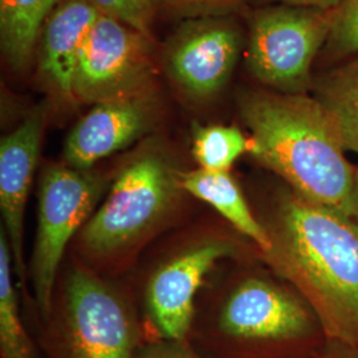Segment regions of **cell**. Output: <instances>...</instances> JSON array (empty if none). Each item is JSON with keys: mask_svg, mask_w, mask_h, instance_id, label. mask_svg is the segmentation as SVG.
Returning a JSON list of instances; mask_svg holds the SVG:
<instances>
[{"mask_svg": "<svg viewBox=\"0 0 358 358\" xmlns=\"http://www.w3.org/2000/svg\"><path fill=\"white\" fill-rule=\"evenodd\" d=\"M268 251L260 257L319 316L328 338L358 344V222L282 183L263 214Z\"/></svg>", "mask_w": 358, "mask_h": 358, "instance_id": "obj_1", "label": "cell"}, {"mask_svg": "<svg viewBox=\"0 0 358 358\" xmlns=\"http://www.w3.org/2000/svg\"><path fill=\"white\" fill-rule=\"evenodd\" d=\"M239 112L259 165L306 199L353 217L357 166L315 96L250 90L239 97Z\"/></svg>", "mask_w": 358, "mask_h": 358, "instance_id": "obj_2", "label": "cell"}, {"mask_svg": "<svg viewBox=\"0 0 358 358\" xmlns=\"http://www.w3.org/2000/svg\"><path fill=\"white\" fill-rule=\"evenodd\" d=\"M327 340L313 308L273 271L243 273L201 332L214 358H316Z\"/></svg>", "mask_w": 358, "mask_h": 358, "instance_id": "obj_3", "label": "cell"}, {"mask_svg": "<svg viewBox=\"0 0 358 358\" xmlns=\"http://www.w3.org/2000/svg\"><path fill=\"white\" fill-rule=\"evenodd\" d=\"M180 177L159 154L146 153L121 170L101 207L81 231L92 256L113 255L137 242L176 203Z\"/></svg>", "mask_w": 358, "mask_h": 358, "instance_id": "obj_4", "label": "cell"}, {"mask_svg": "<svg viewBox=\"0 0 358 358\" xmlns=\"http://www.w3.org/2000/svg\"><path fill=\"white\" fill-rule=\"evenodd\" d=\"M332 11L273 4L254 15L248 40V69L275 92L308 93L312 64L325 47Z\"/></svg>", "mask_w": 358, "mask_h": 358, "instance_id": "obj_5", "label": "cell"}, {"mask_svg": "<svg viewBox=\"0 0 358 358\" xmlns=\"http://www.w3.org/2000/svg\"><path fill=\"white\" fill-rule=\"evenodd\" d=\"M64 313L52 338L55 358H134V320L117 294L85 271H75L65 288Z\"/></svg>", "mask_w": 358, "mask_h": 358, "instance_id": "obj_6", "label": "cell"}, {"mask_svg": "<svg viewBox=\"0 0 358 358\" xmlns=\"http://www.w3.org/2000/svg\"><path fill=\"white\" fill-rule=\"evenodd\" d=\"M101 189L97 177L68 165H52L41 176L32 272L36 301L44 317L51 315L56 273L66 244L90 220Z\"/></svg>", "mask_w": 358, "mask_h": 358, "instance_id": "obj_7", "label": "cell"}, {"mask_svg": "<svg viewBox=\"0 0 358 358\" xmlns=\"http://www.w3.org/2000/svg\"><path fill=\"white\" fill-rule=\"evenodd\" d=\"M152 75L150 38L100 13L80 51L73 99L96 105L143 94Z\"/></svg>", "mask_w": 358, "mask_h": 358, "instance_id": "obj_8", "label": "cell"}, {"mask_svg": "<svg viewBox=\"0 0 358 358\" xmlns=\"http://www.w3.org/2000/svg\"><path fill=\"white\" fill-rule=\"evenodd\" d=\"M242 35L223 16L187 19L165 52L169 76L195 99H208L226 87L239 60Z\"/></svg>", "mask_w": 358, "mask_h": 358, "instance_id": "obj_9", "label": "cell"}, {"mask_svg": "<svg viewBox=\"0 0 358 358\" xmlns=\"http://www.w3.org/2000/svg\"><path fill=\"white\" fill-rule=\"evenodd\" d=\"M241 254L230 239L201 244L174 257L150 280L146 304L158 338L186 343L194 322V300L206 275L219 260Z\"/></svg>", "mask_w": 358, "mask_h": 358, "instance_id": "obj_10", "label": "cell"}, {"mask_svg": "<svg viewBox=\"0 0 358 358\" xmlns=\"http://www.w3.org/2000/svg\"><path fill=\"white\" fill-rule=\"evenodd\" d=\"M153 121V101L146 93L96 103L69 133L65 162L87 171L96 162L137 141L152 128Z\"/></svg>", "mask_w": 358, "mask_h": 358, "instance_id": "obj_11", "label": "cell"}, {"mask_svg": "<svg viewBox=\"0 0 358 358\" xmlns=\"http://www.w3.org/2000/svg\"><path fill=\"white\" fill-rule=\"evenodd\" d=\"M47 122V105L35 106L0 142V208L16 272L24 279L23 224L27 198L38 165Z\"/></svg>", "mask_w": 358, "mask_h": 358, "instance_id": "obj_12", "label": "cell"}, {"mask_svg": "<svg viewBox=\"0 0 358 358\" xmlns=\"http://www.w3.org/2000/svg\"><path fill=\"white\" fill-rule=\"evenodd\" d=\"M100 13L84 0H64L40 34V71L53 88L73 99V80L83 44Z\"/></svg>", "mask_w": 358, "mask_h": 358, "instance_id": "obj_13", "label": "cell"}, {"mask_svg": "<svg viewBox=\"0 0 358 358\" xmlns=\"http://www.w3.org/2000/svg\"><path fill=\"white\" fill-rule=\"evenodd\" d=\"M180 187L183 192L214 207L236 232L255 245L260 255L268 251L271 247L268 234L230 173L198 169L180 176Z\"/></svg>", "mask_w": 358, "mask_h": 358, "instance_id": "obj_14", "label": "cell"}, {"mask_svg": "<svg viewBox=\"0 0 358 358\" xmlns=\"http://www.w3.org/2000/svg\"><path fill=\"white\" fill-rule=\"evenodd\" d=\"M64 0H0V45L13 71L24 69L43 26Z\"/></svg>", "mask_w": 358, "mask_h": 358, "instance_id": "obj_15", "label": "cell"}, {"mask_svg": "<svg viewBox=\"0 0 358 358\" xmlns=\"http://www.w3.org/2000/svg\"><path fill=\"white\" fill-rule=\"evenodd\" d=\"M315 92L346 152L358 155V59L322 77Z\"/></svg>", "mask_w": 358, "mask_h": 358, "instance_id": "obj_16", "label": "cell"}, {"mask_svg": "<svg viewBox=\"0 0 358 358\" xmlns=\"http://www.w3.org/2000/svg\"><path fill=\"white\" fill-rule=\"evenodd\" d=\"M11 248L0 234V356L1 358H34L32 343L20 317L11 271Z\"/></svg>", "mask_w": 358, "mask_h": 358, "instance_id": "obj_17", "label": "cell"}, {"mask_svg": "<svg viewBox=\"0 0 358 358\" xmlns=\"http://www.w3.org/2000/svg\"><path fill=\"white\" fill-rule=\"evenodd\" d=\"M250 143L235 127L211 125L194 129L192 154L201 169L230 173L232 165L248 152Z\"/></svg>", "mask_w": 358, "mask_h": 358, "instance_id": "obj_18", "label": "cell"}, {"mask_svg": "<svg viewBox=\"0 0 358 358\" xmlns=\"http://www.w3.org/2000/svg\"><path fill=\"white\" fill-rule=\"evenodd\" d=\"M324 52L333 59L358 53V0H341L332 11V27Z\"/></svg>", "mask_w": 358, "mask_h": 358, "instance_id": "obj_19", "label": "cell"}, {"mask_svg": "<svg viewBox=\"0 0 358 358\" xmlns=\"http://www.w3.org/2000/svg\"><path fill=\"white\" fill-rule=\"evenodd\" d=\"M97 11L128 24L152 38L155 4L154 0H84Z\"/></svg>", "mask_w": 358, "mask_h": 358, "instance_id": "obj_20", "label": "cell"}, {"mask_svg": "<svg viewBox=\"0 0 358 358\" xmlns=\"http://www.w3.org/2000/svg\"><path fill=\"white\" fill-rule=\"evenodd\" d=\"M242 0H154L157 8L166 10L167 13L183 16L186 19L206 17V16H224Z\"/></svg>", "mask_w": 358, "mask_h": 358, "instance_id": "obj_21", "label": "cell"}, {"mask_svg": "<svg viewBox=\"0 0 358 358\" xmlns=\"http://www.w3.org/2000/svg\"><path fill=\"white\" fill-rule=\"evenodd\" d=\"M134 358H205L187 343L158 338L138 346Z\"/></svg>", "mask_w": 358, "mask_h": 358, "instance_id": "obj_22", "label": "cell"}, {"mask_svg": "<svg viewBox=\"0 0 358 358\" xmlns=\"http://www.w3.org/2000/svg\"><path fill=\"white\" fill-rule=\"evenodd\" d=\"M320 358H358V344L328 338L321 350Z\"/></svg>", "mask_w": 358, "mask_h": 358, "instance_id": "obj_23", "label": "cell"}, {"mask_svg": "<svg viewBox=\"0 0 358 358\" xmlns=\"http://www.w3.org/2000/svg\"><path fill=\"white\" fill-rule=\"evenodd\" d=\"M262 3H273V4H288L299 7H310L322 11H333L341 0H259Z\"/></svg>", "mask_w": 358, "mask_h": 358, "instance_id": "obj_24", "label": "cell"}, {"mask_svg": "<svg viewBox=\"0 0 358 358\" xmlns=\"http://www.w3.org/2000/svg\"><path fill=\"white\" fill-rule=\"evenodd\" d=\"M352 207H353V217L357 219L358 222V165L357 169H356V178H355V190H353Z\"/></svg>", "mask_w": 358, "mask_h": 358, "instance_id": "obj_25", "label": "cell"}, {"mask_svg": "<svg viewBox=\"0 0 358 358\" xmlns=\"http://www.w3.org/2000/svg\"><path fill=\"white\" fill-rule=\"evenodd\" d=\"M316 358H320V356H319V357H316Z\"/></svg>", "mask_w": 358, "mask_h": 358, "instance_id": "obj_26", "label": "cell"}]
</instances>
